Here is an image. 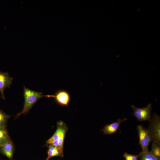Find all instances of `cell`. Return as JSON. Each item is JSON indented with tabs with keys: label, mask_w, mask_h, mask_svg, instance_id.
<instances>
[{
	"label": "cell",
	"mask_w": 160,
	"mask_h": 160,
	"mask_svg": "<svg viewBox=\"0 0 160 160\" xmlns=\"http://www.w3.org/2000/svg\"><path fill=\"white\" fill-rule=\"evenodd\" d=\"M23 96L24 103L23 110L16 116L17 118L22 114L27 113L33 105L40 98L43 97H51V95H44L41 92H38L31 90L24 86Z\"/></svg>",
	"instance_id": "obj_1"
},
{
	"label": "cell",
	"mask_w": 160,
	"mask_h": 160,
	"mask_svg": "<svg viewBox=\"0 0 160 160\" xmlns=\"http://www.w3.org/2000/svg\"><path fill=\"white\" fill-rule=\"evenodd\" d=\"M56 130L53 135L46 143L48 144H51L54 142L57 141L58 143V149L60 151L61 157H63L64 143L66 133L68 128L66 124L62 121H58L57 123Z\"/></svg>",
	"instance_id": "obj_2"
},
{
	"label": "cell",
	"mask_w": 160,
	"mask_h": 160,
	"mask_svg": "<svg viewBox=\"0 0 160 160\" xmlns=\"http://www.w3.org/2000/svg\"><path fill=\"white\" fill-rule=\"evenodd\" d=\"M147 129L151 136V141L160 142V118L156 113H153Z\"/></svg>",
	"instance_id": "obj_3"
},
{
	"label": "cell",
	"mask_w": 160,
	"mask_h": 160,
	"mask_svg": "<svg viewBox=\"0 0 160 160\" xmlns=\"http://www.w3.org/2000/svg\"><path fill=\"white\" fill-rule=\"evenodd\" d=\"M139 138V144L143 152L148 151V145L151 141L150 134L148 130L142 125L137 126Z\"/></svg>",
	"instance_id": "obj_4"
},
{
	"label": "cell",
	"mask_w": 160,
	"mask_h": 160,
	"mask_svg": "<svg viewBox=\"0 0 160 160\" xmlns=\"http://www.w3.org/2000/svg\"><path fill=\"white\" fill-rule=\"evenodd\" d=\"M131 107L133 109V115L140 121H150L151 119V105L149 103L145 107L139 108L132 105Z\"/></svg>",
	"instance_id": "obj_5"
},
{
	"label": "cell",
	"mask_w": 160,
	"mask_h": 160,
	"mask_svg": "<svg viewBox=\"0 0 160 160\" xmlns=\"http://www.w3.org/2000/svg\"><path fill=\"white\" fill-rule=\"evenodd\" d=\"M56 103L61 106H68L71 100L70 94L66 90L60 89L57 91L54 95H52Z\"/></svg>",
	"instance_id": "obj_6"
},
{
	"label": "cell",
	"mask_w": 160,
	"mask_h": 160,
	"mask_svg": "<svg viewBox=\"0 0 160 160\" xmlns=\"http://www.w3.org/2000/svg\"><path fill=\"white\" fill-rule=\"evenodd\" d=\"M12 80L13 78L9 76L8 72L0 71V95L4 99H5L4 90L6 88L10 87Z\"/></svg>",
	"instance_id": "obj_7"
},
{
	"label": "cell",
	"mask_w": 160,
	"mask_h": 160,
	"mask_svg": "<svg viewBox=\"0 0 160 160\" xmlns=\"http://www.w3.org/2000/svg\"><path fill=\"white\" fill-rule=\"evenodd\" d=\"M127 120V118L123 119H118L116 121L105 125L101 130L104 135L113 134L116 132L121 124Z\"/></svg>",
	"instance_id": "obj_8"
},
{
	"label": "cell",
	"mask_w": 160,
	"mask_h": 160,
	"mask_svg": "<svg viewBox=\"0 0 160 160\" xmlns=\"http://www.w3.org/2000/svg\"><path fill=\"white\" fill-rule=\"evenodd\" d=\"M14 151V146L11 140L3 145L0 146V152L10 160H12Z\"/></svg>",
	"instance_id": "obj_9"
},
{
	"label": "cell",
	"mask_w": 160,
	"mask_h": 160,
	"mask_svg": "<svg viewBox=\"0 0 160 160\" xmlns=\"http://www.w3.org/2000/svg\"><path fill=\"white\" fill-rule=\"evenodd\" d=\"M10 140L6 127L0 126V146L3 145Z\"/></svg>",
	"instance_id": "obj_10"
},
{
	"label": "cell",
	"mask_w": 160,
	"mask_h": 160,
	"mask_svg": "<svg viewBox=\"0 0 160 160\" xmlns=\"http://www.w3.org/2000/svg\"><path fill=\"white\" fill-rule=\"evenodd\" d=\"M48 149L47 151V159H49L50 158L59 156L61 157L60 152L56 147L52 144L48 146Z\"/></svg>",
	"instance_id": "obj_11"
},
{
	"label": "cell",
	"mask_w": 160,
	"mask_h": 160,
	"mask_svg": "<svg viewBox=\"0 0 160 160\" xmlns=\"http://www.w3.org/2000/svg\"><path fill=\"white\" fill-rule=\"evenodd\" d=\"M139 160H160V158L156 157L151 152L141 151L138 155Z\"/></svg>",
	"instance_id": "obj_12"
},
{
	"label": "cell",
	"mask_w": 160,
	"mask_h": 160,
	"mask_svg": "<svg viewBox=\"0 0 160 160\" xmlns=\"http://www.w3.org/2000/svg\"><path fill=\"white\" fill-rule=\"evenodd\" d=\"M151 152L157 157H160V142L153 141L151 145Z\"/></svg>",
	"instance_id": "obj_13"
},
{
	"label": "cell",
	"mask_w": 160,
	"mask_h": 160,
	"mask_svg": "<svg viewBox=\"0 0 160 160\" xmlns=\"http://www.w3.org/2000/svg\"><path fill=\"white\" fill-rule=\"evenodd\" d=\"M10 116L0 109V126L6 127L7 121Z\"/></svg>",
	"instance_id": "obj_14"
},
{
	"label": "cell",
	"mask_w": 160,
	"mask_h": 160,
	"mask_svg": "<svg viewBox=\"0 0 160 160\" xmlns=\"http://www.w3.org/2000/svg\"><path fill=\"white\" fill-rule=\"evenodd\" d=\"M123 156L125 160H137L139 158L138 155H133L125 152Z\"/></svg>",
	"instance_id": "obj_15"
},
{
	"label": "cell",
	"mask_w": 160,
	"mask_h": 160,
	"mask_svg": "<svg viewBox=\"0 0 160 160\" xmlns=\"http://www.w3.org/2000/svg\"><path fill=\"white\" fill-rule=\"evenodd\" d=\"M45 160H49L46 159Z\"/></svg>",
	"instance_id": "obj_16"
},
{
	"label": "cell",
	"mask_w": 160,
	"mask_h": 160,
	"mask_svg": "<svg viewBox=\"0 0 160 160\" xmlns=\"http://www.w3.org/2000/svg\"><path fill=\"white\" fill-rule=\"evenodd\" d=\"M0 96H1V95H0Z\"/></svg>",
	"instance_id": "obj_17"
}]
</instances>
